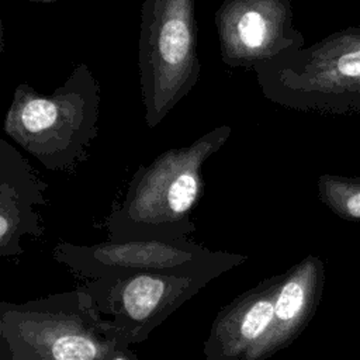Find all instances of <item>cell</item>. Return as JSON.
<instances>
[{"mask_svg":"<svg viewBox=\"0 0 360 360\" xmlns=\"http://www.w3.org/2000/svg\"><path fill=\"white\" fill-rule=\"evenodd\" d=\"M283 273L264 278L226 304L202 343L204 360H250L267 338Z\"/></svg>","mask_w":360,"mask_h":360,"instance_id":"cell-9","label":"cell"},{"mask_svg":"<svg viewBox=\"0 0 360 360\" xmlns=\"http://www.w3.org/2000/svg\"><path fill=\"white\" fill-rule=\"evenodd\" d=\"M128 352L84 285L0 305V360H117Z\"/></svg>","mask_w":360,"mask_h":360,"instance_id":"cell-2","label":"cell"},{"mask_svg":"<svg viewBox=\"0 0 360 360\" xmlns=\"http://www.w3.org/2000/svg\"><path fill=\"white\" fill-rule=\"evenodd\" d=\"M214 24L221 59L229 68L255 69L305 44L291 0H224Z\"/></svg>","mask_w":360,"mask_h":360,"instance_id":"cell-8","label":"cell"},{"mask_svg":"<svg viewBox=\"0 0 360 360\" xmlns=\"http://www.w3.org/2000/svg\"><path fill=\"white\" fill-rule=\"evenodd\" d=\"M323 281L325 264L312 255L283 273L271 329L250 360H267L301 335L316 311Z\"/></svg>","mask_w":360,"mask_h":360,"instance_id":"cell-11","label":"cell"},{"mask_svg":"<svg viewBox=\"0 0 360 360\" xmlns=\"http://www.w3.org/2000/svg\"><path fill=\"white\" fill-rule=\"evenodd\" d=\"M52 255L58 263L87 280L138 273L202 276L215 280L248 260L243 255L212 250L188 238L107 240L94 245L60 242Z\"/></svg>","mask_w":360,"mask_h":360,"instance_id":"cell-6","label":"cell"},{"mask_svg":"<svg viewBox=\"0 0 360 360\" xmlns=\"http://www.w3.org/2000/svg\"><path fill=\"white\" fill-rule=\"evenodd\" d=\"M117 360H138V357L129 350L128 353H125V354H122L121 357H118Z\"/></svg>","mask_w":360,"mask_h":360,"instance_id":"cell-13","label":"cell"},{"mask_svg":"<svg viewBox=\"0 0 360 360\" xmlns=\"http://www.w3.org/2000/svg\"><path fill=\"white\" fill-rule=\"evenodd\" d=\"M263 96L281 107L321 114H360V24L255 69Z\"/></svg>","mask_w":360,"mask_h":360,"instance_id":"cell-4","label":"cell"},{"mask_svg":"<svg viewBox=\"0 0 360 360\" xmlns=\"http://www.w3.org/2000/svg\"><path fill=\"white\" fill-rule=\"evenodd\" d=\"M48 184L8 141L0 139V256L22 253L25 236L38 238L44 228L38 207L46 202Z\"/></svg>","mask_w":360,"mask_h":360,"instance_id":"cell-10","label":"cell"},{"mask_svg":"<svg viewBox=\"0 0 360 360\" xmlns=\"http://www.w3.org/2000/svg\"><path fill=\"white\" fill-rule=\"evenodd\" d=\"M318 197L335 215L360 222V174L323 173L316 180Z\"/></svg>","mask_w":360,"mask_h":360,"instance_id":"cell-12","label":"cell"},{"mask_svg":"<svg viewBox=\"0 0 360 360\" xmlns=\"http://www.w3.org/2000/svg\"><path fill=\"white\" fill-rule=\"evenodd\" d=\"M210 281L202 276L138 273L84 284L100 314L110 319L127 347L148 339L177 308Z\"/></svg>","mask_w":360,"mask_h":360,"instance_id":"cell-7","label":"cell"},{"mask_svg":"<svg viewBox=\"0 0 360 360\" xmlns=\"http://www.w3.org/2000/svg\"><path fill=\"white\" fill-rule=\"evenodd\" d=\"M100 103V84L91 69L80 62L51 94L20 83L3 131L48 170H70L86 159L98 134Z\"/></svg>","mask_w":360,"mask_h":360,"instance_id":"cell-3","label":"cell"},{"mask_svg":"<svg viewBox=\"0 0 360 360\" xmlns=\"http://www.w3.org/2000/svg\"><path fill=\"white\" fill-rule=\"evenodd\" d=\"M138 66L145 121L155 128L194 89L201 62L194 0H143Z\"/></svg>","mask_w":360,"mask_h":360,"instance_id":"cell-5","label":"cell"},{"mask_svg":"<svg viewBox=\"0 0 360 360\" xmlns=\"http://www.w3.org/2000/svg\"><path fill=\"white\" fill-rule=\"evenodd\" d=\"M231 132L229 125L212 128L190 145L170 148L141 165L107 218L110 240L188 238L195 231L191 212L204 193L202 166Z\"/></svg>","mask_w":360,"mask_h":360,"instance_id":"cell-1","label":"cell"},{"mask_svg":"<svg viewBox=\"0 0 360 360\" xmlns=\"http://www.w3.org/2000/svg\"><path fill=\"white\" fill-rule=\"evenodd\" d=\"M30 1H35V3H55L58 0H30Z\"/></svg>","mask_w":360,"mask_h":360,"instance_id":"cell-14","label":"cell"}]
</instances>
